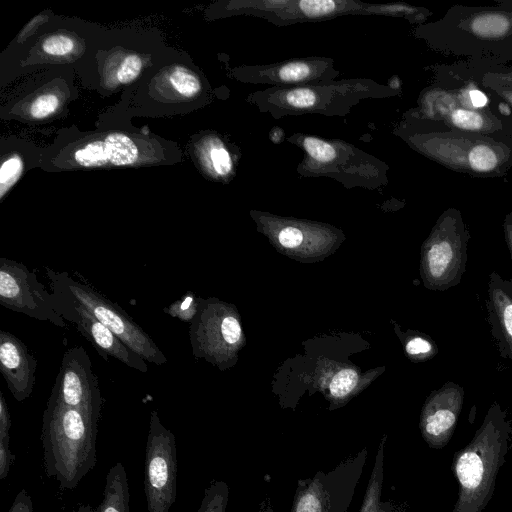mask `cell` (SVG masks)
I'll list each match as a JSON object with an SVG mask.
<instances>
[{"label": "cell", "mask_w": 512, "mask_h": 512, "mask_svg": "<svg viewBox=\"0 0 512 512\" xmlns=\"http://www.w3.org/2000/svg\"><path fill=\"white\" fill-rule=\"evenodd\" d=\"M46 273L50 283L58 285L72 295L146 362L155 365L167 363V357L154 340L117 304L88 284L75 280L67 272H56L47 268Z\"/></svg>", "instance_id": "cell-10"}, {"label": "cell", "mask_w": 512, "mask_h": 512, "mask_svg": "<svg viewBox=\"0 0 512 512\" xmlns=\"http://www.w3.org/2000/svg\"><path fill=\"white\" fill-rule=\"evenodd\" d=\"M479 86V85H478ZM494 100L504 103L512 112V86H479Z\"/></svg>", "instance_id": "cell-36"}, {"label": "cell", "mask_w": 512, "mask_h": 512, "mask_svg": "<svg viewBox=\"0 0 512 512\" xmlns=\"http://www.w3.org/2000/svg\"><path fill=\"white\" fill-rule=\"evenodd\" d=\"M221 328L224 340L227 344H235L240 339L241 328L235 317L230 315L224 316L222 318Z\"/></svg>", "instance_id": "cell-35"}, {"label": "cell", "mask_w": 512, "mask_h": 512, "mask_svg": "<svg viewBox=\"0 0 512 512\" xmlns=\"http://www.w3.org/2000/svg\"><path fill=\"white\" fill-rule=\"evenodd\" d=\"M505 218L508 219L512 223V211L510 213H508Z\"/></svg>", "instance_id": "cell-42"}, {"label": "cell", "mask_w": 512, "mask_h": 512, "mask_svg": "<svg viewBox=\"0 0 512 512\" xmlns=\"http://www.w3.org/2000/svg\"><path fill=\"white\" fill-rule=\"evenodd\" d=\"M497 6L512 10V0H498L494 3Z\"/></svg>", "instance_id": "cell-41"}, {"label": "cell", "mask_w": 512, "mask_h": 512, "mask_svg": "<svg viewBox=\"0 0 512 512\" xmlns=\"http://www.w3.org/2000/svg\"><path fill=\"white\" fill-rule=\"evenodd\" d=\"M43 50L50 55L64 56L74 48L72 39L62 35L48 37L42 44Z\"/></svg>", "instance_id": "cell-31"}, {"label": "cell", "mask_w": 512, "mask_h": 512, "mask_svg": "<svg viewBox=\"0 0 512 512\" xmlns=\"http://www.w3.org/2000/svg\"><path fill=\"white\" fill-rule=\"evenodd\" d=\"M36 367L37 361L27 346L10 332L0 330V371L17 401L30 397Z\"/></svg>", "instance_id": "cell-18"}, {"label": "cell", "mask_w": 512, "mask_h": 512, "mask_svg": "<svg viewBox=\"0 0 512 512\" xmlns=\"http://www.w3.org/2000/svg\"><path fill=\"white\" fill-rule=\"evenodd\" d=\"M487 311L492 335L504 358L512 361V282L492 272L488 281Z\"/></svg>", "instance_id": "cell-19"}, {"label": "cell", "mask_w": 512, "mask_h": 512, "mask_svg": "<svg viewBox=\"0 0 512 512\" xmlns=\"http://www.w3.org/2000/svg\"><path fill=\"white\" fill-rule=\"evenodd\" d=\"M71 512H96L89 504H79Z\"/></svg>", "instance_id": "cell-40"}, {"label": "cell", "mask_w": 512, "mask_h": 512, "mask_svg": "<svg viewBox=\"0 0 512 512\" xmlns=\"http://www.w3.org/2000/svg\"><path fill=\"white\" fill-rule=\"evenodd\" d=\"M141 68V59L136 55H129L122 62L117 72V78L121 83H128L139 75Z\"/></svg>", "instance_id": "cell-33"}, {"label": "cell", "mask_w": 512, "mask_h": 512, "mask_svg": "<svg viewBox=\"0 0 512 512\" xmlns=\"http://www.w3.org/2000/svg\"><path fill=\"white\" fill-rule=\"evenodd\" d=\"M23 169V164L18 156H12L5 160L0 168L1 198L9 187L18 179Z\"/></svg>", "instance_id": "cell-30"}, {"label": "cell", "mask_w": 512, "mask_h": 512, "mask_svg": "<svg viewBox=\"0 0 512 512\" xmlns=\"http://www.w3.org/2000/svg\"><path fill=\"white\" fill-rule=\"evenodd\" d=\"M434 82L419 94L416 107L405 116L431 120L449 128L485 135H512V112L491 99L490 107L476 108L470 97L472 83L445 70L433 72Z\"/></svg>", "instance_id": "cell-6"}, {"label": "cell", "mask_w": 512, "mask_h": 512, "mask_svg": "<svg viewBox=\"0 0 512 512\" xmlns=\"http://www.w3.org/2000/svg\"><path fill=\"white\" fill-rule=\"evenodd\" d=\"M358 380L357 373L351 369L339 371L330 383V393L334 398H343L347 396L356 386Z\"/></svg>", "instance_id": "cell-29"}, {"label": "cell", "mask_w": 512, "mask_h": 512, "mask_svg": "<svg viewBox=\"0 0 512 512\" xmlns=\"http://www.w3.org/2000/svg\"><path fill=\"white\" fill-rule=\"evenodd\" d=\"M199 309V300H197L193 292L189 291L179 300L174 301L163 311L171 317L178 318L181 321L191 322L196 316Z\"/></svg>", "instance_id": "cell-28"}, {"label": "cell", "mask_w": 512, "mask_h": 512, "mask_svg": "<svg viewBox=\"0 0 512 512\" xmlns=\"http://www.w3.org/2000/svg\"><path fill=\"white\" fill-rule=\"evenodd\" d=\"M405 348L407 353L412 356H429L435 349L429 340L422 337L410 339Z\"/></svg>", "instance_id": "cell-37"}, {"label": "cell", "mask_w": 512, "mask_h": 512, "mask_svg": "<svg viewBox=\"0 0 512 512\" xmlns=\"http://www.w3.org/2000/svg\"><path fill=\"white\" fill-rule=\"evenodd\" d=\"M367 456L364 447L328 472L299 479L290 512H347Z\"/></svg>", "instance_id": "cell-11"}, {"label": "cell", "mask_w": 512, "mask_h": 512, "mask_svg": "<svg viewBox=\"0 0 512 512\" xmlns=\"http://www.w3.org/2000/svg\"><path fill=\"white\" fill-rule=\"evenodd\" d=\"M129 485L121 462L112 466L106 476L103 499L96 512H129Z\"/></svg>", "instance_id": "cell-23"}, {"label": "cell", "mask_w": 512, "mask_h": 512, "mask_svg": "<svg viewBox=\"0 0 512 512\" xmlns=\"http://www.w3.org/2000/svg\"><path fill=\"white\" fill-rule=\"evenodd\" d=\"M413 36L431 50L494 65L512 62V10L456 4L431 22L416 25Z\"/></svg>", "instance_id": "cell-2"}, {"label": "cell", "mask_w": 512, "mask_h": 512, "mask_svg": "<svg viewBox=\"0 0 512 512\" xmlns=\"http://www.w3.org/2000/svg\"><path fill=\"white\" fill-rule=\"evenodd\" d=\"M469 238L461 212L446 209L425 243L423 269L427 286L445 291L460 283L466 269Z\"/></svg>", "instance_id": "cell-9"}, {"label": "cell", "mask_w": 512, "mask_h": 512, "mask_svg": "<svg viewBox=\"0 0 512 512\" xmlns=\"http://www.w3.org/2000/svg\"><path fill=\"white\" fill-rule=\"evenodd\" d=\"M98 420L48 399L43 413L42 443L46 474L61 489H74L96 465Z\"/></svg>", "instance_id": "cell-5"}, {"label": "cell", "mask_w": 512, "mask_h": 512, "mask_svg": "<svg viewBox=\"0 0 512 512\" xmlns=\"http://www.w3.org/2000/svg\"><path fill=\"white\" fill-rule=\"evenodd\" d=\"M224 10L232 15L258 17L276 26L323 21L346 15L402 17L424 23L431 12L405 3L369 4L357 0H234Z\"/></svg>", "instance_id": "cell-8"}, {"label": "cell", "mask_w": 512, "mask_h": 512, "mask_svg": "<svg viewBox=\"0 0 512 512\" xmlns=\"http://www.w3.org/2000/svg\"><path fill=\"white\" fill-rule=\"evenodd\" d=\"M176 479V438L154 410L150 414L144 464L148 512H169L176 500Z\"/></svg>", "instance_id": "cell-12"}, {"label": "cell", "mask_w": 512, "mask_h": 512, "mask_svg": "<svg viewBox=\"0 0 512 512\" xmlns=\"http://www.w3.org/2000/svg\"><path fill=\"white\" fill-rule=\"evenodd\" d=\"M278 240L283 247L294 248L302 243L303 232L299 227L287 225L280 230Z\"/></svg>", "instance_id": "cell-34"}, {"label": "cell", "mask_w": 512, "mask_h": 512, "mask_svg": "<svg viewBox=\"0 0 512 512\" xmlns=\"http://www.w3.org/2000/svg\"><path fill=\"white\" fill-rule=\"evenodd\" d=\"M464 404V388L454 382L434 391L423 407L420 431L430 448L441 449L450 441Z\"/></svg>", "instance_id": "cell-17"}, {"label": "cell", "mask_w": 512, "mask_h": 512, "mask_svg": "<svg viewBox=\"0 0 512 512\" xmlns=\"http://www.w3.org/2000/svg\"><path fill=\"white\" fill-rule=\"evenodd\" d=\"M59 100L53 94L39 96L31 105V115L36 119H43L52 114L58 107Z\"/></svg>", "instance_id": "cell-32"}, {"label": "cell", "mask_w": 512, "mask_h": 512, "mask_svg": "<svg viewBox=\"0 0 512 512\" xmlns=\"http://www.w3.org/2000/svg\"><path fill=\"white\" fill-rule=\"evenodd\" d=\"M388 85L367 78H350L288 87H268L249 93L246 102L274 119L319 114L345 116L360 102L397 96Z\"/></svg>", "instance_id": "cell-4"}, {"label": "cell", "mask_w": 512, "mask_h": 512, "mask_svg": "<svg viewBox=\"0 0 512 512\" xmlns=\"http://www.w3.org/2000/svg\"><path fill=\"white\" fill-rule=\"evenodd\" d=\"M49 399L99 421L103 398L84 347L76 346L64 353Z\"/></svg>", "instance_id": "cell-14"}, {"label": "cell", "mask_w": 512, "mask_h": 512, "mask_svg": "<svg viewBox=\"0 0 512 512\" xmlns=\"http://www.w3.org/2000/svg\"><path fill=\"white\" fill-rule=\"evenodd\" d=\"M511 440L512 426L507 413L494 402L471 441L454 453L451 471L459 490L452 512L484 510L493 496Z\"/></svg>", "instance_id": "cell-3"}, {"label": "cell", "mask_w": 512, "mask_h": 512, "mask_svg": "<svg viewBox=\"0 0 512 512\" xmlns=\"http://www.w3.org/2000/svg\"><path fill=\"white\" fill-rule=\"evenodd\" d=\"M7 512H34L32 499L24 488L16 495Z\"/></svg>", "instance_id": "cell-38"}, {"label": "cell", "mask_w": 512, "mask_h": 512, "mask_svg": "<svg viewBox=\"0 0 512 512\" xmlns=\"http://www.w3.org/2000/svg\"><path fill=\"white\" fill-rule=\"evenodd\" d=\"M135 143L123 134H111L89 142L75 152L76 162L83 167L131 165L138 159Z\"/></svg>", "instance_id": "cell-20"}, {"label": "cell", "mask_w": 512, "mask_h": 512, "mask_svg": "<svg viewBox=\"0 0 512 512\" xmlns=\"http://www.w3.org/2000/svg\"><path fill=\"white\" fill-rule=\"evenodd\" d=\"M505 240L512 258V223L505 218L503 223Z\"/></svg>", "instance_id": "cell-39"}, {"label": "cell", "mask_w": 512, "mask_h": 512, "mask_svg": "<svg viewBox=\"0 0 512 512\" xmlns=\"http://www.w3.org/2000/svg\"><path fill=\"white\" fill-rule=\"evenodd\" d=\"M393 133L411 149L455 172L495 178L512 169V135H485L403 115Z\"/></svg>", "instance_id": "cell-1"}, {"label": "cell", "mask_w": 512, "mask_h": 512, "mask_svg": "<svg viewBox=\"0 0 512 512\" xmlns=\"http://www.w3.org/2000/svg\"><path fill=\"white\" fill-rule=\"evenodd\" d=\"M206 159L214 176L227 179L232 177L235 170L233 155L225 142L218 137H212L206 147Z\"/></svg>", "instance_id": "cell-24"}, {"label": "cell", "mask_w": 512, "mask_h": 512, "mask_svg": "<svg viewBox=\"0 0 512 512\" xmlns=\"http://www.w3.org/2000/svg\"><path fill=\"white\" fill-rule=\"evenodd\" d=\"M50 288L57 313L64 320L73 322L105 360H108L110 356L140 372L148 371L146 361L122 342L72 295L53 283H50Z\"/></svg>", "instance_id": "cell-16"}, {"label": "cell", "mask_w": 512, "mask_h": 512, "mask_svg": "<svg viewBox=\"0 0 512 512\" xmlns=\"http://www.w3.org/2000/svg\"><path fill=\"white\" fill-rule=\"evenodd\" d=\"M0 304L39 321L64 328L65 320L55 310L52 293L24 264L0 258Z\"/></svg>", "instance_id": "cell-13"}, {"label": "cell", "mask_w": 512, "mask_h": 512, "mask_svg": "<svg viewBox=\"0 0 512 512\" xmlns=\"http://www.w3.org/2000/svg\"><path fill=\"white\" fill-rule=\"evenodd\" d=\"M11 417L9 407L2 392H0V480H4L10 471L16 457L10 450Z\"/></svg>", "instance_id": "cell-25"}, {"label": "cell", "mask_w": 512, "mask_h": 512, "mask_svg": "<svg viewBox=\"0 0 512 512\" xmlns=\"http://www.w3.org/2000/svg\"><path fill=\"white\" fill-rule=\"evenodd\" d=\"M170 82L173 88L181 95L192 97L197 95L202 85L197 76L187 69L177 67L170 75Z\"/></svg>", "instance_id": "cell-27"}, {"label": "cell", "mask_w": 512, "mask_h": 512, "mask_svg": "<svg viewBox=\"0 0 512 512\" xmlns=\"http://www.w3.org/2000/svg\"><path fill=\"white\" fill-rule=\"evenodd\" d=\"M385 446L386 436L378 444L374 464L358 512H410L406 502L396 503L382 498Z\"/></svg>", "instance_id": "cell-21"}, {"label": "cell", "mask_w": 512, "mask_h": 512, "mask_svg": "<svg viewBox=\"0 0 512 512\" xmlns=\"http://www.w3.org/2000/svg\"><path fill=\"white\" fill-rule=\"evenodd\" d=\"M286 141L303 151L296 168L301 177L330 178L349 189L374 190L389 184L388 164L349 142L302 132Z\"/></svg>", "instance_id": "cell-7"}, {"label": "cell", "mask_w": 512, "mask_h": 512, "mask_svg": "<svg viewBox=\"0 0 512 512\" xmlns=\"http://www.w3.org/2000/svg\"><path fill=\"white\" fill-rule=\"evenodd\" d=\"M442 65L451 73L479 86H512V66L494 65L474 60Z\"/></svg>", "instance_id": "cell-22"}, {"label": "cell", "mask_w": 512, "mask_h": 512, "mask_svg": "<svg viewBox=\"0 0 512 512\" xmlns=\"http://www.w3.org/2000/svg\"><path fill=\"white\" fill-rule=\"evenodd\" d=\"M232 75L247 84L288 87L333 81L340 71L330 57L307 56L270 64L241 65L232 70Z\"/></svg>", "instance_id": "cell-15"}, {"label": "cell", "mask_w": 512, "mask_h": 512, "mask_svg": "<svg viewBox=\"0 0 512 512\" xmlns=\"http://www.w3.org/2000/svg\"><path fill=\"white\" fill-rule=\"evenodd\" d=\"M229 498V487L222 480H213L205 488L204 496L198 512H226Z\"/></svg>", "instance_id": "cell-26"}]
</instances>
